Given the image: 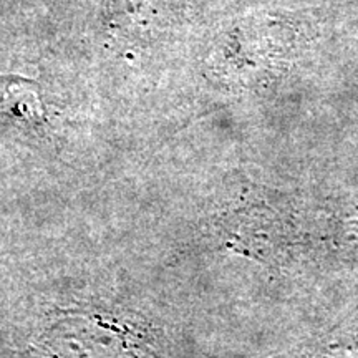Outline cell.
<instances>
[{
  "instance_id": "obj_1",
  "label": "cell",
  "mask_w": 358,
  "mask_h": 358,
  "mask_svg": "<svg viewBox=\"0 0 358 358\" xmlns=\"http://www.w3.org/2000/svg\"><path fill=\"white\" fill-rule=\"evenodd\" d=\"M0 113L27 123L45 118L42 87L37 80L22 75H0Z\"/></svg>"
}]
</instances>
